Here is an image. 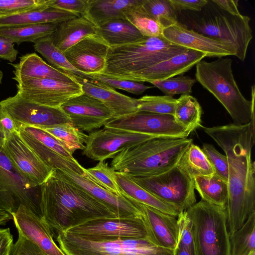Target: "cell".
<instances>
[{"instance_id":"7c38bea8","label":"cell","mask_w":255,"mask_h":255,"mask_svg":"<svg viewBox=\"0 0 255 255\" xmlns=\"http://www.w3.org/2000/svg\"><path fill=\"white\" fill-rule=\"evenodd\" d=\"M157 137L161 136L104 127L88 135L82 153L94 160L105 161L125 149Z\"/></svg>"},{"instance_id":"3957f363","label":"cell","mask_w":255,"mask_h":255,"mask_svg":"<svg viewBox=\"0 0 255 255\" xmlns=\"http://www.w3.org/2000/svg\"><path fill=\"white\" fill-rule=\"evenodd\" d=\"M187 49L170 42L163 35L143 36L131 43L110 47L105 68L100 74L132 81L143 71Z\"/></svg>"},{"instance_id":"7dc6e473","label":"cell","mask_w":255,"mask_h":255,"mask_svg":"<svg viewBox=\"0 0 255 255\" xmlns=\"http://www.w3.org/2000/svg\"><path fill=\"white\" fill-rule=\"evenodd\" d=\"M178 225V243L193 250L192 223L186 211L180 212L177 217Z\"/></svg>"},{"instance_id":"52a82bcc","label":"cell","mask_w":255,"mask_h":255,"mask_svg":"<svg viewBox=\"0 0 255 255\" xmlns=\"http://www.w3.org/2000/svg\"><path fill=\"white\" fill-rule=\"evenodd\" d=\"M186 211L192 223L194 255H231L225 206L201 199Z\"/></svg>"},{"instance_id":"db71d44e","label":"cell","mask_w":255,"mask_h":255,"mask_svg":"<svg viewBox=\"0 0 255 255\" xmlns=\"http://www.w3.org/2000/svg\"><path fill=\"white\" fill-rule=\"evenodd\" d=\"M13 245L9 228H0V255H10Z\"/></svg>"},{"instance_id":"30bf717a","label":"cell","mask_w":255,"mask_h":255,"mask_svg":"<svg viewBox=\"0 0 255 255\" xmlns=\"http://www.w3.org/2000/svg\"><path fill=\"white\" fill-rule=\"evenodd\" d=\"M21 205L42 219L40 187L30 185L0 146V209L12 214Z\"/></svg>"},{"instance_id":"f5cc1de1","label":"cell","mask_w":255,"mask_h":255,"mask_svg":"<svg viewBox=\"0 0 255 255\" xmlns=\"http://www.w3.org/2000/svg\"><path fill=\"white\" fill-rule=\"evenodd\" d=\"M18 51L14 48V43L9 40L0 37V58L11 63L16 59Z\"/></svg>"},{"instance_id":"60d3db41","label":"cell","mask_w":255,"mask_h":255,"mask_svg":"<svg viewBox=\"0 0 255 255\" xmlns=\"http://www.w3.org/2000/svg\"><path fill=\"white\" fill-rule=\"evenodd\" d=\"M115 171L108 163L100 161L94 167L85 169L86 177L118 196H122L116 182Z\"/></svg>"},{"instance_id":"5bb4252c","label":"cell","mask_w":255,"mask_h":255,"mask_svg":"<svg viewBox=\"0 0 255 255\" xmlns=\"http://www.w3.org/2000/svg\"><path fill=\"white\" fill-rule=\"evenodd\" d=\"M16 125L42 128L64 124H72L61 107L40 105L20 97L16 93L0 102Z\"/></svg>"},{"instance_id":"ffe728a7","label":"cell","mask_w":255,"mask_h":255,"mask_svg":"<svg viewBox=\"0 0 255 255\" xmlns=\"http://www.w3.org/2000/svg\"><path fill=\"white\" fill-rule=\"evenodd\" d=\"M18 234L37 246L48 255H66L56 244L45 222L26 206L21 205L11 214Z\"/></svg>"},{"instance_id":"74e56055","label":"cell","mask_w":255,"mask_h":255,"mask_svg":"<svg viewBox=\"0 0 255 255\" xmlns=\"http://www.w3.org/2000/svg\"><path fill=\"white\" fill-rule=\"evenodd\" d=\"M231 255H250L255 252V212L230 236Z\"/></svg>"},{"instance_id":"e0dca14e","label":"cell","mask_w":255,"mask_h":255,"mask_svg":"<svg viewBox=\"0 0 255 255\" xmlns=\"http://www.w3.org/2000/svg\"><path fill=\"white\" fill-rule=\"evenodd\" d=\"M61 108L73 126L81 131L99 129L115 118L113 112L102 102L84 93L69 100Z\"/></svg>"},{"instance_id":"f1b7e54d","label":"cell","mask_w":255,"mask_h":255,"mask_svg":"<svg viewBox=\"0 0 255 255\" xmlns=\"http://www.w3.org/2000/svg\"><path fill=\"white\" fill-rule=\"evenodd\" d=\"M143 0H90L83 15L97 27L112 20L126 19L124 12Z\"/></svg>"},{"instance_id":"f6af8a7d","label":"cell","mask_w":255,"mask_h":255,"mask_svg":"<svg viewBox=\"0 0 255 255\" xmlns=\"http://www.w3.org/2000/svg\"><path fill=\"white\" fill-rule=\"evenodd\" d=\"M92 78L114 89L123 90L137 95H141L146 90L152 88V87L146 86L138 82L111 78L100 74L92 75Z\"/></svg>"},{"instance_id":"2e32d148","label":"cell","mask_w":255,"mask_h":255,"mask_svg":"<svg viewBox=\"0 0 255 255\" xmlns=\"http://www.w3.org/2000/svg\"><path fill=\"white\" fill-rule=\"evenodd\" d=\"M32 188L39 187L54 169L47 166L22 140L17 130L1 147Z\"/></svg>"},{"instance_id":"680465c9","label":"cell","mask_w":255,"mask_h":255,"mask_svg":"<svg viewBox=\"0 0 255 255\" xmlns=\"http://www.w3.org/2000/svg\"><path fill=\"white\" fill-rule=\"evenodd\" d=\"M2 77H3V73L1 71V70H0V84L1 83Z\"/></svg>"},{"instance_id":"5b68a950","label":"cell","mask_w":255,"mask_h":255,"mask_svg":"<svg viewBox=\"0 0 255 255\" xmlns=\"http://www.w3.org/2000/svg\"><path fill=\"white\" fill-rule=\"evenodd\" d=\"M230 58L211 62L201 60L196 65V80L221 103L236 125L248 124L255 119V86H252L251 101L245 98L236 82Z\"/></svg>"},{"instance_id":"83f0119b","label":"cell","mask_w":255,"mask_h":255,"mask_svg":"<svg viewBox=\"0 0 255 255\" xmlns=\"http://www.w3.org/2000/svg\"><path fill=\"white\" fill-rule=\"evenodd\" d=\"M17 131L22 140L50 168L63 171L71 172L85 177V168L76 160L64 157L44 145L20 127Z\"/></svg>"},{"instance_id":"d6a6232c","label":"cell","mask_w":255,"mask_h":255,"mask_svg":"<svg viewBox=\"0 0 255 255\" xmlns=\"http://www.w3.org/2000/svg\"><path fill=\"white\" fill-rule=\"evenodd\" d=\"M194 188L201 199L212 204L225 206L229 190L228 182L216 175L197 176L193 178Z\"/></svg>"},{"instance_id":"e575fe53","label":"cell","mask_w":255,"mask_h":255,"mask_svg":"<svg viewBox=\"0 0 255 255\" xmlns=\"http://www.w3.org/2000/svg\"><path fill=\"white\" fill-rule=\"evenodd\" d=\"M202 107L190 95H182L177 99L173 117L176 122L191 132L202 127Z\"/></svg>"},{"instance_id":"f35d334b","label":"cell","mask_w":255,"mask_h":255,"mask_svg":"<svg viewBox=\"0 0 255 255\" xmlns=\"http://www.w3.org/2000/svg\"><path fill=\"white\" fill-rule=\"evenodd\" d=\"M142 2L128 9L124 12L126 19L143 36L157 37L162 35L164 28L146 13L141 5Z\"/></svg>"},{"instance_id":"9c48e42d","label":"cell","mask_w":255,"mask_h":255,"mask_svg":"<svg viewBox=\"0 0 255 255\" xmlns=\"http://www.w3.org/2000/svg\"><path fill=\"white\" fill-rule=\"evenodd\" d=\"M133 178L152 195L180 212L187 210L196 203L193 178L178 164L155 175Z\"/></svg>"},{"instance_id":"11a10c76","label":"cell","mask_w":255,"mask_h":255,"mask_svg":"<svg viewBox=\"0 0 255 255\" xmlns=\"http://www.w3.org/2000/svg\"><path fill=\"white\" fill-rule=\"evenodd\" d=\"M220 8L235 15L241 14L238 9V0H213Z\"/></svg>"},{"instance_id":"7402d4cb","label":"cell","mask_w":255,"mask_h":255,"mask_svg":"<svg viewBox=\"0 0 255 255\" xmlns=\"http://www.w3.org/2000/svg\"><path fill=\"white\" fill-rule=\"evenodd\" d=\"M207 57L205 53L188 49L183 53L162 61L143 71L132 81L152 82L180 75Z\"/></svg>"},{"instance_id":"4316f807","label":"cell","mask_w":255,"mask_h":255,"mask_svg":"<svg viewBox=\"0 0 255 255\" xmlns=\"http://www.w3.org/2000/svg\"><path fill=\"white\" fill-rule=\"evenodd\" d=\"M115 176L122 195L128 200L176 217L180 212L176 207L152 195L138 184L130 175L121 172L115 171Z\"/></svg>"},{"instance_id":"4dcf8cb0","label":"cell","mask_w":255,"mask_h":255,"mask_svg":"<svg viewBox=\"0 0 255 255\" xmlns=\"http://www.w3.org/2000/svg\"><path fill=\"white\" fill-rule=\"evenodd\" d=\"M97 34L107 43L109 47L131 43L143 37L126 19L112 20L98 27Z\"/></svg>"},{"instance_id":"816d5d0a","label":"cell","mask_w":255,"mask_h":255,"mask_svg":"<svg viewBox=\"0 0 255 255\" xmlns=\"http://www.w3.org/2000/svg\"><path fill=\"white\" fill-rule=\"evenodd\" d=\"M177 14L183 10L200 11L207 3V0H170Z\"/></svg>"},{"instance_id":"d4e9b609","label":"cell","mask_w":255,"mask_h":255,"mask_svg":"<svg viewBox=\"0 0 255 255\" xmlns=\"http://www.w3.org/2000/svg\"><path fill=\"white\" fill-rule=\"evenodd\" d=\"M96 34L97 27L81 15L58 23L51 38L54 45L64 53L83 38Z\"/></svg>"},{"instance_id":"277c9868","label":"cell","mask_w":255,"mask_h":255,"mask_svg":"<svg viewBox=\"0 0 255 255\" xmlns=\"http://www.w3.org/2000/svg\"><path fill=\"white\" fill-rule=\"evenodd\" d=\"M192 143L187 137L152 138L118 153L111 167L133 177L155 175L176 165Z\"/></svg>"},{"instance_id":"44dd1931","label":"cell","mask_w":255,"mask_h":255,"mask_svg":"<svg viewBox=\"0 0 255 255\" xmlns=\"http://www.w3.org/2000/svg\"><path fill=\"white\" fill-rule=\"evenodd\" d=\"M59 171L65 178L82 187L104 204L118 218L132 217L144 214L140 203L132 201L123 196L116 195L86 177L71 172Z\"/></svg>"},{"instance_id":"f907efd6","label":"cell","mask_w":255,"mask_h":255,"mask_svg":"<svg viewBox=\"0 0 255 255\" xmlns=\"http://www.w3.org/2000/svg\"><path fill=\"white\" fill-rule=\"evenodd\" d=\"M17 130L16 124L9 114L0 107V146Z\"/></svg>"},{"instance_id":"cb8c5ba5","label":"cell","mask_w":255,"mask_h":255,"mask_svg":"<svg viewBox=\"0 0 255 255\" xmlns=\"http://www.w3.org/2000/svg\"><path fill=\"white\" fill-rule=\"evenodd\" d=\"M156 245L173 249L178 243L177 217L141 204Z\"/></svg>"},{"instance_id":"c3c4849f","label":"cell","mask_w":255,"mask_h":255,"mask_svg":"<svg viewBox=\"0 0 255 255\" xmlns=\"http://www.w3.org/2000/svg\"><path fill=\"white\" fill-rule=\"evenodd\" d=\"M90 0H49V6L67 11L78 15H84Z\"/></svg>"},{"instance_id":"ba28073f","label":"cell","mask_w":255,"mask_h":255,"mask_svg":"<svg viewBox=\"0 0 255 255\" xmlns=\"http://www.w3.org/2000/svg\"><path fill=\"white\" fill-rule=\"evenodd\" d=\"M66 255H174V250L147 239L124 238L89 240L62 231L56 235Z\"/></svg>"},{"instance_id":"6f0895ef","label":"cell","mask_w":255,"mask_h":255,"mask_svg":"<svg viewBox=\"0 0 255 255\" xmlns=\"http://www.w3.org/2000/svg\"><path fill=\"white\" fill-rule=\"evenodd\" d=\"M12 219L11 214L0 209V225L5 224L8 221Z\"/></svg>"},{"instance_id":"f546056e","label":"cell","mask_w":255,"mask_h":255,"mask_svg":"<svg viewBox=\"0 0 255 255\" xmlns=\"http://www.w3.org/2000/svg\"><path fill=\"white\" fill-rule=\"evenodd\" d=\"M80 16L67 11L49 7L0 18V27L59 23Z\"/></svg>"},{"instance_id":"8fae6325","label":"cell","mask_w":255,"mask_h":255,"mask_svg":"<svg viewBox=\"0 0 255 255\" xmlns=\"http://www.w3.org/2000/svg\"><path fill=\"white\" fill-rule=\"evenodd\" d=\"M64 232L89 240L112 238L147 239L156 245L144 214L128 218L95 219L70 227Z\"/></svg>"},{"instance_id":"ee69618b","label":"cell","mask_w":255,"mask_h":255,"mask_svg":"<svg viewBox=\"0 0 255 255\" xmlns=\"http://www.w3.org/2000/svg\"><path fill=\"white\" fill-rule=\"evenodd\" d=\"M196 81L195 79L189 76L180 75L177 77H172L150 83L158 88L165 95L172 97L175 94L190 95Z\"/></svg>"},{"instance_id":"bcb514c9","label":"cell","mask_w":255,"mask_h":255,"mask_svg":"<svg viewBox=\"0 0 255 255\" xmlns=\"http://www.w3.org/2000/svg\"><path fill=\"white\" fill-rule=\"evenodd\" d=\"M201 149L213 167L215 173L228 182L229 167L227 156L218 151L211 144L203 143Z\"/></svg>"},{"instance_id":"9a60e30c","label":"cell","mask_w":255,"mask_h":255,"mask_svg":"<svg viewBox=\"0 0 255 255\" xmlns=\"http://www.w3.org/2000/svg\"><path fill=\"white\" fill-rule=\"evenodd\" d=\"M104 127L161 137H187L191 132L178 124L173 116L136 112L113 119Z\"/></svg>"},{"instance_id":"836d02e7","label":"cell","mask_w":255,"mask_h":255,"mask_svg":"<svg viewBox=\"0 0 255 255\" xmlns=\"http://www.w3.org/2000/svg\"><path fill=\"white\" fill-rule=\"evenodd\" d=\"M58 23L27 25L13 27H0V37L19 44L24 42L33 43L50 36L56 30Z\"/></svg>"},{"instance_id":"ac0fdd59","label":"cell","mask_w":255,"mask_h":255,"mask_svg":"<svg viewBox=\"0 0 255 255\" xmlns=\"http://www.w3.org/2000/svg\"><path fill=\"white\" fill-rule=\"evenodd\" d=\"M109 45L98 34L88 36L67 49L64 54L76 69L89 76L105 68Z\"/></svg>"},{"instance_id":"9f6ffc18","label":"cell","mask_w":255,"mask_h":255,"mask_svg":"<svg viewBox=\"0 0 255 255\" xmlns=\"http://www.w3.org/2000/svg\"><path fill=\"white\" fill-rule=\"evenodd\" d=\"M174 255H194V250L182 246H177L174 250Z\"/></svg>"},{"instance_id":"484cf974","label":"cell","mask_w":255,"mask_h":255,"mask_svg":"<svg viewBox=\"0 0 255 255\" xmlns=\"http://www.w3.org/2000/svg\"><path fill=\"white\" fill-rule=\"evenodd\" d=\"M9 64L14 68V78L52 79L67 82H79L74 77L47 63L35 53L22 55L18 63Z\"/></svg>"},{"instance_id":"91938a15","label":"cell","mask_w":255,"mask_h":255,"mask_svg":"<svg viewBox=\"0 0 255 255\" xmlns=\"http://www.w3.org/2000/svg\"><path fill=\"white\" fill-rule=\"evenodd\" d=\"M251 255H255V252L252 253Z\"/></svg>"},{"instance_id":"7a4b0ae2","label":"cell","mask_w":255,"mask_h":255,"mask_svg":"<svg viewBox=\"0 0 255 255\" xmlns=\"http://www.w3.org/2000/svg\"><path fill=\"white\" fill-rule=\"evenodd\" d=\"M42 219L53 236L70 227L116 214L82 187L54 169L40 186Z\"/></svg>"},{"instance_id":"4fadbf2b","label":"cell","mask_w":255,"mask_h":255,"mask_svg":"<svg viewBox=\"0 0 255 255\" xmlns=\"http://www.w3.org/2000/svg\"><path fill=\"white\" fill-rule=\"evenodd\" d=\"M17 94L34 103L53 107L61 106L69 100L84 94L79 82L52 79L14 78Z\"/></svg>"},{"instance_id":"603a6c76","label":"cell","mask_w":255,"mask_h":255,"mask_svg":"<svg viewBox=\"0 0 255 255\" xmlns=\"http://www.w3.org/2000/svg\"><path fill=\"white\" fill-rule=\"evenodd\" d=\"M80 83L84 93L102 102L113 112L115 118L138 112L137 99L121 94L92 78Z\"/></svg>"},{"instance_id":"8d00e7d4","label":"cell","mask_w":255,"mask_h":255,"mask_svg":"<svg viewBox=\"0 0 255 255\" xmlns=\"http://www.w3.org/2000/svg\"><path fill=\"white\" fill-rule=\"evenodd\" d=\"M55 138L71 154L78 149L83 150L88 135L73 126L64 124L40 128Z\"/></svg>"},{"instance_id":"94428289","label":"cell","mask_w":255,"mask_h":255,"mask_svg":"<svg viewBox=\"0 0 255 255\" xmlns=\"http://www.w3.org/2000/svg\"><path fill=\"white\" fill-rule=\"evenodd\" d=\"M252 253H251L250 255H251Z\"/></svg>"},{"instance_id":"d6986e66","label":"cell","mask_w":255,"mask_h":255,"mask_svg":"<svg viewBox=\"0 0 255 255\" xmlns=\"http://www.w3.org/2000/svg\"><path fill=\"white\" fill-rule=\"evenodd\" d=\"M162 35L170 42L207 55V57L236 56L234 47L228 43L205 36L178 23L165 28Z\"/></svg>"},{"instance_id":"d590c367","label":"cell","mask_w":255,"mask_h":255,"mask_svg":"<svg viewBox=\"0 0 255 255\" xmlns=\"http://www.w3.org/2000/svg\"><path fill=\"white\" fill-rule=\"evenodd\" d=\"M178 165L192 178L215 174L214 169L205 154L193 143L183 153Z\"/></svg>"},{"instance_id":"ab89813d","label":"cell","mask_w":255,"mask_h":255,"mask_svg":"<svg viewBox=\"0 0 255 255\" xmlns=\"http://www.w3.org/2000/svg\"><path fill=\"white\" fill-rule=\"evenodd\" d=\"M141 5L164 28L179 23L178 14L170 0H144Z\"/></svg>"},{"instance_id":"8992f818","label":"cell","mask_w":255,"mask_h":255,"mask_svg":"<svg viewBox=\"0 0 255 255\" xmlns=\"http://www.w3.org/2000/svg\"><path fill=\"white\" fill-rule=\"evenodd\" d=\"M207 0L200 11L185 13L184 22L180 23L205 36L232 45L236 51L235 56L244 61L253 38L250 18L241 14H230L218 6L213 0Z\"/></svg>"},{"instance_id":"1f68e13d","label":"cell","mask_w":255,"mask_h":255,"mask_svg":"<svg viewBox=\"0 0 255 255\" xmlns=\"http://www.w3.org/2000/svg\"><path fill=\"white\" fill-rule=\"evenodd\" d=\"M33 47L52 66L74 77L80 83L85 79H92V76L79 71L71 65L64 53L54 45L51 35L36 41Z\"/></svg>"},{"instance_id":"6da1fadb","label":"cell","mask_w":255,"mask_h":255,"mask_svg":"<svg viewBox=\"0 0 255 255\" xmlns=\"http://www.w3.org/2000/svg\"><path fill=\"white\" fill-rule=\"evenodd\" d=\"M223 150L229 167V195L226 209L229 235L239 230L255 212V119L248 124L203 127Z\"/></svg>"},{"instance_id":"7bdbcfd3","label":"cell","mask_w":255,"mask_h":255,"mask_svg":"<svg viewBox=\"0 0 255 255\" xmlns=\"http://www.w3.org/2000/svg\"><path fill=\"white\" fill-rule=\"evenodd\" d=\"M48 7L49 0H0V19Z\"/></svg>"},{"instance_id":"681fc988","label":"cell","mask_w":255,"mask_h":255,"mask_svg":"<svg viewBox=\"0 0 255 255\" xmlns=\"http://www.w3.org/2000/svg\"><path fill=\"white\" fill-rule=\"evenodd\" d=\"M10 255H48L37 246L18 234Z\"/></svg>"},{"instance_id":"b9f144b4","label":"cell","mask_w":255,"mask_h":255,"mask_svg":"<svg viewBox=\"0 0 255 255\" xmlns=\"http://www.w3.org/2000/svg\"><path fill=\"white\" fill-rule=\"evenodd\" d=\"M138 112L174 115L177 99L169 96H144L137 99Z\"/></svg>"}]
</instances>
